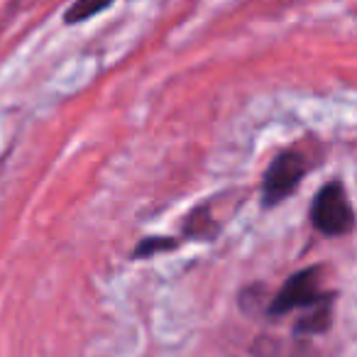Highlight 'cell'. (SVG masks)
Instances as JSON below:
<instances>
[{
	"mask_svg": "<svg viewBox=\"0 0 357 357\" xmlns=\"http://www.w3.org/2000/svg\"><path fill=\"white\" fill-rule=\"evenodd\" d=\"M181 240L178 238H162V235H149V238H142L137 245H135L132 259H149L154 255H164V252H174L178 248Z\"/></svg>",
	"mask_w": 357,
	"mask_h": 357,
	"instance_id": "obj_7",
	"label": "cell"
},
{
	"mask_svg": "<svg viewBox=\"0 0 357 357\" xmlns=\"http://www.w3.org/2000/svg\"><path fill=\"white\" fill-rule=\"evenodd\" d=\"M115 0H74L64 10V25H81V22L91 20L98 13L108 10Z\"/></svg>",
	"mask_w": 357,
	"mask_h": 357,
	"instance_id": "obj_6",
	"label": "cell"
},
{
	"mask_svg": "<svg viewBox=\"0 0 357 357\" xmlns=\"http://www.w3.org/2000/svg\"><path fill=\"white\" fill-rule=\"evenodd\" d=\"M220 235V223L213 218V211L208 204H201L184 218L181 225V238L178 240H194V243H213Z\"/></svg>",
	"mask_w": 357,
	"mask_h": 357,
	"instance_id": "obj_5",
	"label": "cell"
},
{
	"mask_svg": "<svg viewBox=\"0 0 357 357\" xmlns=\"http://www.w3.org/2000/svg\"><path fill=\"white\" fill-rule=\"evenodd\" d=\"M326 294L328 291L323 289L321 264L303 267V269H298V272H294L291 277L284 282V287L272 296V301L267 303V316L282 318V316H287V313L296 311V308H308L321 301Z\"/></svg>",
	"mask_w": 357,
	"mask_h": 357,
	"instance_id": "obj_3",
	"label": "cell"
},
{
	"mask_svg": "<svg viewBox=\"0 0 357 357\" xmlns=\"http://www.w3.org/2000/svg\"><path fill=\"white\" fill-rule=\"evenodd\" d=\"M333 303H335V291H328L321 301L308 306L306 313L294 323V335L311 337L326 333L333 326Z\"/></svg>",
	"mask_w": 357,
	"mask_h": 357,
	"instance_id": "obj_4",
	"label": "cell"
},
{
	"mask_svg": "<svg viewBox=\"0 0 357 357\" xmlns=\"http://www.w3.org/2000/svg\"><path fill=\"white\" fill-rule=\"evenodd\" d=\"M311 162L298 147L282 149L277 157L269 162L267 172L262 178V206L264 208H274V206L284 204L296 194V189L303 184Z\"/></svg>",
	"mask_w": 357,
	"mask_h": 357,
	"instance_id": "obj_2",
	"label": "cell"
},
{
	"mask_svg": "<svg viewBox=\"0 0 357 357\" xmlns=\"http://www.w3.org/2000/svg\"><path fill=\"white\" fill-rule=\"evenodd\" d=\"M308 218H311L313 230L321 233L323 238H342V235L352 233L355 213H352V204L340 178H333L318 189V194L311 201Z\"/></svg>",
	"mask_w": 357,
	"mask_h": 357,
	"instance_id": "obj_1",
	"label": "cell"
}]
</instances>
